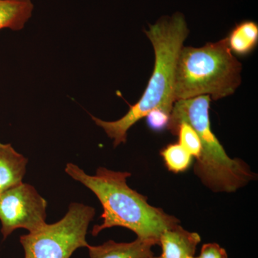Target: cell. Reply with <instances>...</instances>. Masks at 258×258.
Instances as JSON below:
<instances>
[{"label": "cell", "instance_id": "obj_10", "mask_svg": "<svg viewBox=\"0 0 258 258\" xmlns=\"http://www.w3.org/2000/svg\"><path fill=\"white\" fill-rule=\"evenodd\" d=\"M33 9L32 0H0V30H22L31 18Z\"/></svg>", "mask_w": 258, "mask_h": 258}, {"label": "cell", "instance_id": "obj_4", "mask_svg": "<svg viewBox=\"0 0 258 258\" xmlns=\"http://www.w3.org/2000/svg\"><path fill=\"white\" fill-rule=\"evenodd\" d=\"M241 71L242 64L232 55L226 38L202 47L183 46L176 61L174 99L230 96L240 85Z\"/></svg>", "mask_w": 258, "mask_h": 258}, {"label": "cell", "instance_id": "obj_15", "mask_svg": "<svg viewBox=\"0 0 258 258\" xmlns=\"http://www.w3.org/2000/svg\"><path fill=\"white\" fill-rule=\"evenodd\" d=\"M194 258H228L225 249L217 243H207L202 247L200 255Z\"/></svg>", "mask_w": 258, "mask_h": 258}, {"label": "cell", "instance_id": "obj_14", "mask_svg": "<svg viewBox=\"0 0 258 258\" xmlns=\"http://www.w3.org/2000/svg\"><path fill=\"white\" fill-rule=\"evenodd\" d=\"M171 113L161 108H157L152 110L147 115L148 126L154 132H161L167 128L170 120Z\"/></svg>", "mask_w": 258, "mask_h": 258}, {"label": "cell", "instance_id": "obj_7", "mask_svg": "<svg viewBox=\"0 0 258 258\" xmlns=\"http://www.w3.org/2000/svg\"><path fill=\"white\" fill-rule=\"evenodd\" d=\"M201 237L179 224L167 229L159 237L162 252L158 258H194Z\"/></svg>", "mask_w": 258, "mask_h": 258}, {"label": "cell", "instance_id": "obj_2", "mask_svg": "<svg viewBox=\"0 0 258 258\" xmlns=\"http://www.w3.org/2000/svg\"><path fill=\"white\" fill-rule=\"evenodd\" d=\"M145 33L154 47L155 64L143 95L120 119L106 121L91 115L95 123L113 139L114 147L125 144L129 129L152 110L159 108L171 113L175 102L176 61L189 35L184 16L176 13L171 16L162 17L154 25H149V30Z\"/></svg>", "mask_w": 258, "mask_h": 258}, {"label": "cell", "instance_id": "obj_12", "mask_svg": "<svg viewBox=\"0 0 258 258\" xmlns=\"http://www.w3.org/2000/svg\"><path fill=\"white\" fill-rule=\"evenodd\" d=\"M166 166L174 173L184 172L189 169L192 157L179 143L169 144L161 152Z\"/></svg>", "mask_w": 258, "mask_h": 258}, {"label": "cell", "instance_id": "obj_1", "mask_svg": "<svg viewBox=\"0 0 258 258\" xmlns=\"http://www.w3.org/2000/svg\"><path fill=\"white\" fill-rule=\"evenodd\" d=\"M64 171L93 191L103 207V222L93 227L91 233L94 237L106 229L123 227L133 231L137 238L159 244L161 234L179 223L175 217L149 205L146 197L129 187L127 179L132 174L128 171L101 166L95 175H89L73 163L66 164Z\"/></svg>", "mask_w": 258, "mask_h": 258}, {"label": "cell", "instance_id": "obj_9", "mask_svg": "<svg viewBox=\"0 0 258 258\" xmlns=\"http://www.w3.org/2000/svg\"><path fill=\"white\" fill-rule=\"evenodd\" d=\"M28 164L11 144L0 142V193L23 182Z\"/></svg>", "mask_w": 258, "mask_h": 258}, {"label": "cell", "instance_id": "obj_8", "mask_svg": "<svg viewBox=\"0 0 258 258\" xmlns=\"http://www.w3.org/2000/svg\"><path fill=\"white\" fill-rule=\"evenodd\" d=\"M157 242L137 238L131 242L108 240L101 245H88L90 258H143L154 255L152 247Z\"/></svg>", "mask_w": 258, "mask_h": 258}, {"label": "cell", "instance_id": "obj_5", "mask_svg": "<svg viewBox=\"0 0 258 258\" xmlns=\"http://www.w3.org/2000/svg\"><path fill=\"white\" fill-rule=\"evenodd\" d=\"M95 214L92 207L71 203L58 222L46 223L38 230L20 237L24 258H71L78 249L87 248L86 235Z\"/></svg>", "mask_w": 258, "mask_h": 258}, {"label": "cell", "instance_id": "obj_6", "mask_svg": "<svg viewBox=\"0 0 258 258\" xmlns=\"http://www.w3.org/2000/svg\"><path fill=\"white\" fill-rule=\"evenodd\" d=\"M47 203L32 185L22 182L0 193V222L3 240L18 229L29 232L46 224Z\"/></svg>", "mask_w": 258, "mask_h": 258}, {"label": "cell", "instance_id": "obj_11", "mask_svg": "<svg viewBox=\"0 0 258 258\" xmlns=\"http://www.w3.org/2000/svg\"><path fill=\"white\" fill-rule=\"evenodd\" d=\"M226 40L231 52L235 55H249L257 45V24L250 20L241 22L231 30Z\"/></svg>", "mask_w": 258, "mask_h": 258}, {"label": "cell", "instance_id": "obj_16", "mask_svg": "<svg viewBox=\"0 0 258 258\" xmlns=\"http://www.w3.org/2000/svg\"><path fill=\"white\" fill-rule=\"evenodd\" d=\"M143 258H158V257H155V256L154 255H151V256H148V257H145Z\"/></svg>", "mask_w": 258, "mask_h": 258}, {"label": "cell", "instance_id": "obj_13", "mask_svg": "<svg viewBox=\"0 0 258 258\" xmlns=\"http://www.w3.org/2000/svg\"><path fill=\"white\" fill-rule=\"evenodd\" d=\"M172 134L179 137V144L190 155L195 159L200 157L202 152V144L198 134L186 122H181L173 131Z\"/></svg>", "mask_w": 258, "mask_h": 258}, {"label": "cell", "instance_id": "obj_3", "mask_svg": "<svg viewBox=\"0 0 258 258\" xmlns=\"http://www.w3.org/2000/svg\"><path fill=\"white\" fill-rule=\"evenodd\" d=\"M210 101V96H200L174 102L167 128L172 133L178 123H189L202 144L201 154L195 166V174L214 191L234 192L254 179L255 174L244 161L229 157L212 132Z\"/></svg>", "mask_w": 258, "mask_h": 258}]
</instances>
